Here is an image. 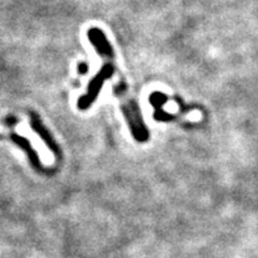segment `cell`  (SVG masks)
<instances>
[{"mask_svg":"<svg viewBox=\"0 0 258 258\" xmlns=\"http://www.w3.org/2000/svg\"><path fill=\"white\" fill-rule=\"evenodd\" d=\"M31 124H32V128H33V131H36V132H37L38 135L42 137V140H45V141H46V144L49 145V148H50L53 152H57L58 149H57V146H55V144L53 143V140L50 139V136H49V133L46 132V129L44 128V125L41 124L40 119H38L36 115H33V113H32Z\"/></svg>","mask_w":258,"mask_h":258,"instance_id":"3957f363","label":"cell"},{"mask_svg":"<svg viewBox=\"0 0 258 258\" xmlns=\"http://www.w3.org/2000/svg\"><path fill=\"white\" fill-rule=\"evenodd\" d=\"M87 72H89V68H87L85 63L79 64V73H81V74H86Z\"/></svg>","mask_w":258,"mask_h":258,"instance_id":"277c9868","label":"cell"},{"mask_svg":"<svg viewBox=\"0 0 258 258\" xmlns=\"http://www.w3.org/2000/svg\"><path fill=\"white\" fill-rule=\"evenodd\" d=\"M113 92L120 100L122 113H124L126 121H128V125L131 128L133 137L140 143L148 141L149 132H148V128H146L145 122H144L139 104L132 96L129 95L128 86L125 85V82L119 81V83H116Z\"/></svg>","mask_w":258,"mask_h":258,"instance_id":"7a4b0ae2","label":"cell"},{"mask_svg":"<svg viewBox=\"0 0 258 258\" xmlns=\"http://www.w3.org/2000/svg\"><path fill=\"white\" fill-rule=\"evenodd\" d=\"M87 36H89L90 42L92 44L96 53L102 57L103 66L100 72L90 82L87 92L78 100L79 109H87L92 103L95 102L104 82L111 78L115 73V54H113V49L109 44V41L105 37L104 32L99 28H91Z\"/></svg>","mask_w":258,"mask_h":258,"instance_id":"6da1fadb","label":"cell"}]
</instances>
